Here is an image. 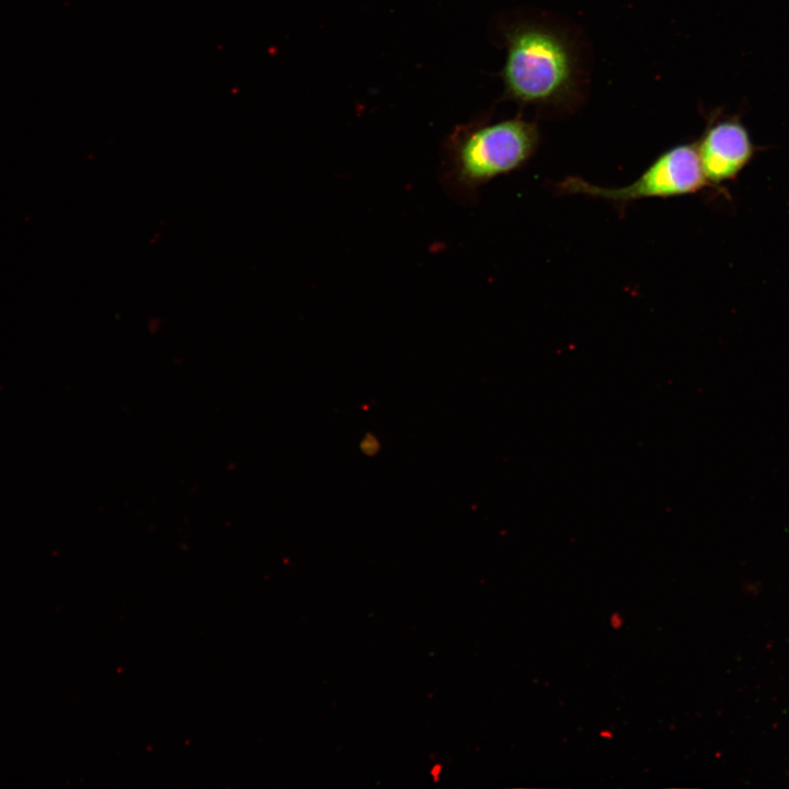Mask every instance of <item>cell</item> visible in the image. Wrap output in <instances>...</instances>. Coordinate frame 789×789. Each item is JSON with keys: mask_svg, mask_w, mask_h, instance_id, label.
I'll return each instance as SVG.
<instances>
[{"mask_svg": "<svg viewBox=\"0 0 789 789\" xmlns=\"http://www.w3.org/2000/svg\"><path fill=\"white\" fill-rule=\"evenodd\" d=\"M538 144L536 125L517 117L464 127L445 147L443 183L455 197L473 199L481 186L522 169Z\"/></svg>", "mask_w": 789, "mask_h": 789, "instance_id": "1", "label": "cell"}, {"mask_svg": "<svg viewBox=\"0 0 789 789\" xmlns=\"http://www.w3.org/2000/svg\"><path fill=\"white\" fill-rule=\"evenodd\" d=\"M567 46L538 27L516 30L508 37L503 70L506 90L522 102H544L558 95L571 78Z\"/></svg>", "mask_w": 789, "mask_h": 789, "instance_id": "2", "label": "cell"}, {"mask_svg": "<svg viewBox=\"0 0 789 789\" xmlns=\"http://www.w3.org/2000/svg\"><path fill=\"white\" fill-rule=\"evenodd\" d=\"M705 179L696 144H681L661 153L632 183L603 187L578 176H568L554 186L560 194H580L625 205L644 198H671L695 194Z\"/></svg>", "mask_w": 789, "mask_h": 789, "instance_id": "3", "label": "cell"}, {"mask_svg": "<svg viewBox=\"0 0 789 789\" xmlns=\"http://www.w3.org/2000/svg\"><path fill=\"white\" fill-rule=\"evenodd\" d=\"M696 145L705 179L713 185L733 181L755 152L747 128L736 117L709 124Z\"/></svg>", "mask_w": 789, "mask_h": 789, "instance_id": "4", "label": "cell"}, {"mask_svg": "<svg viewBox=\"0 0 789 789\" xmlns=\"http://www.w3.org/2000/svg\"><path fill=\"white\" fill-rule=\"evenodd\" d=\"M609 624L614 629H619L624 625V617L619 613H613L609 617Z\"/></svg>", "mask_w": 789, "mask_h": 789, "instance_id": "5", "label": "cell"}, {"mask_svg": "<svg viewBox=\"0 0 789 789\" xmlns=\"http://www.w3.org/2000/svg\"><path fill=\"white\" fill-rule=\"evenodd\" d=\"M599 735H601L602 737H605V739H611V737H613V732H611L610 730H608V729H605V730H602V731L599 732Z\"/></svg>", "mask_w": 789, "mask_h": 789, "instance_id": "6", "label": "cell"}]
</instances>
